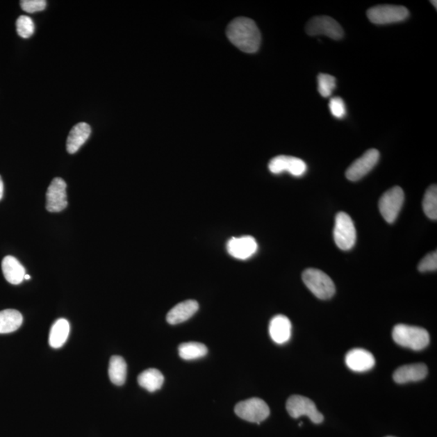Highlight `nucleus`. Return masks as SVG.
<instances>
[{
	"instance_id": "nucleus-1",
	"label": "nucleus",
	"mask_w": 437,
	"mask_h": 437,
	"mask_svg": "<svg viewBox=\"0 0 437 437\" xmlns=\"http://www.w3.org/2000/svg\"><path fill=\"white\" fill-rule=\"evenodd\" d=\"M227 36L231 43L245 53H256L261 45V33L256 23L247 17L234 19L229 24Z\"/></svg>"
},
{
	"instance_id": "nucleus-2",
	"label": "nucleus",
	"mask_w": 437,
	"mask_h": 437,
	"mask_svg": "<svg viewBox=\"0 0 437 437\" xmlns=\"http://www.w3.org/2000/svg\"><path fill=\"white\" fill-rule=\"evenodd\" d=\"M393 338L397 345L420 351L429 345V333L424 328L399 324L395 327L392 333Z\"/></svg>"
},
{
	"instance_id": "nucleus-3",
	"label": "nucleus",
	"mask_w": 437,
	"mask_h": 437,
	"mask_svg": "<svg viewBox=\"0 0 437 437\" xmlns=\"http://www.w3.org/2000/svg\"><path fill=\"white\" fill-rule=\"evenodd\" d=\"M302 279L308 290L318 299H328L336 293L335 283L321 270L306 269L302 274Z\"/></svg>"
},
{
	"instance_id": "nucleus-4",
	"label": "nucleus",
	"mask_w": 437,
	"mask_h": 437,
	"mask_svg": "<svg viewBox=\"0 0 437 437\" xmlns=\"http://www.w3.org/2000/svg\"><path fill=\"white\" fill-rule=\"evenodd\" d=\"M333 240L338 248L350 250L356 242V230L349 215L341 212L336 215Z\"/></svg>"
},
{
	"instance_id": "nucleus-5",
	"label": "nucleus",
	"mask_w": 437,
	"mask_h": 437,
	"mask_svg": "<svg viewBox=\"0 0 437 437\" xmlns=\"http://www.w3.org/2000/svg\"><path fill=\"white\" fill-rule=\"evenodd\" d=\"M367 17L373 24H390L405 21L409 11L404 6L378 5L368 10Z\"/></svg>"
},
{
	"instance_id": "nucleus-6",
	"label": "nucleus",
	"mask_w": 437,
	"mask_h": 437,
	"mask_svg": "<svg viewBox=\"0 0 437 437\" xmlns=\"http://www.w3.org/2000/svg\"><path fill=\"white\" fill-rule=\"evenodd\" d=\"M234 411L240 419L258 424L267 420L270 415L268 405L258 397L239 402Z\"/></svg>"
},
{
	"instance_id": "nucleus-7",
	"label": "nucleus",
	"mask_w": 437,
	"mask_h": 437,
	"mask_svg": "<svg viewBox=\"0 0 437 437\" xmlns=\"http://www.w3.org/2000/svg\"><path fill=\"white\" fill-rule=\"evenodd\" d=\"M404 202V192L399 186L387 190L378 204L382 217L387 223H394Z\"/></svg>"
},
{
	"instance_id": "nucleus-8",
	"label": "nucleus",
	"mask_w": 437,
	"mask_h": 437,
	"mask_svg": "<svg viewBox=\"0 0 437 437\" xmlns=\"http://www.w3.org/2000/svg\"><path fill=\"white\" fill-rule=\"evenodd\" d=\"M286 409L288 414L294 419L306 415L314 424H321L324 419L321 412L318 411L315 404L306 397L293 395L289 397Z\"/></svg>"
},
{
	"instance_id": "nucleus-9",
	"label": "nucleus",
	"mask_w": 437,
	"mask_h": 437,
	"mask_svg": "<svg viewBox=\"0 0 437 437\" xmlns=\"http://www.w3.org/2000/svg\"><path fill=\"white\" fill-rule=\"evenodd\" d=\"M306 33L311 36L325 35L340 40L343 37V31L336 19L327 16L313 17L307 24Z\"/></svg>"
},
{
	"instance_id": "nucleus-10",
	"label": "nucleus",
	"mask_w": 437,
	"mask_h": 437,
	"mask_svg": "<svg viewBox=\"0 0 437 437\" xmlns=\"http://www.w3.org/2000/svg\"><path fill=\"white\" fill-rule=\"evenodd\" d=\"M379 158L380 152L377 149L368 150L360 158L356 159L348 167L346 171L347 179L352 181H356L364 178L374 168Z\"/></svg>"
},
{
	"instance_id": "nucleus-11",
	"label": "nucleus",
	"mask_w": 437,
	"mask_h": 437,
	"mask_svg": "<svg viewBox=\"0 0 437 437\" xmlns=\"http://www.w3.org/2000/svg\"><path fill=\"white\" fill-rule=\"evenodd\" d=\"M67 207V184L60 178L53 179L47 189L46 208L48 212L60 213Z\"/></svg>"
},
{
	"instance_id": "nucleus-12",
	"label": "nucleus",
	"mask_w": 437,
	"mask_h": 437,
	"mask_svg": "<svg viewBox=\"0 0 437 437\" xmlns=\"http://www.w3.org/2000/svg\"><path fill=\"white\" fill-rule=\"evenodd\" d=\"M268 168L274 174H279L287 171L295 176H302L307 171L306 162L297 157L288 156L274 157L269 162Z\"/></svg>"
},
{
	"instance_id": "nucleus-13",
	"label": "nucleus",
	"mask_w": 437,
	"mask_h": 437,
	"mask_svg": "<svg viewBox=\"0 0 437 437\" xmlns=\"http://www.w3.org/2000/svg\"><path fill=\"white\" fill-rule=\"evenodd\" d=\"M256 240L250 236L231 238L227 243V250L231 256L245 260L252 258L257 252Z\"/></svg>"
},
{
	"instance_id": "nucleus-14",
	"label": "nucleus",
	"mask_w": 437,
	"mask_h": 437,
	"mask_svg": "<svg viewBox=\"0 0 437 437\" xmlns=\"http://www.w3.org/2000/svg\"><path fill=\"white\" fill-rule=\"evenodd\" d=\"M345 363L349 370L364 372L372 370L375 365V358L372 353L362 348H354L347 352Z\"/></svg>"
},
{
	"instance_id": "nucleus-15",
	"label": "nucleus",
	"mask_w": 437,
	"mask_h": 437,
	"mask_svg": "<svg viewBox=\"0 0 437 437\" xmlns=\"http://www.w3.org/2000/svg\"><path fill=\"white\" fill-rule=\"evenodd\" d=\"M269 333L272 340L277 345H283L291 338L292 323L284 315L274 316L269 325Z\"/></svg>"
},
{
	"instance_id": "nucleus-16",
	"label": "nucleus",
	"mask_w": 437,
	"mask_h": 437,
	"mask_svg": "<svg viewBox=\"0 0 437 437\" xmlns=\"http://www.w3.org/2000/svg\"><path fill=\"white\" fill-rule=\"evenodd\" d=\"M428 375V368L424 364H412L402 366L395 372L394 380L399 384L424 380Z\"/></svg>"
},
{
	"instance_id": "nucleus-17",
	"label": "nucleus",
	"mask_w": 437,
	"mask_h": 437,
	"mask_svg": "<svg viewBox=\"0 0 437 437\" xmlns=\"http://www.w3.org/2000/svg\"><path fill=\"white\" fill-rule=\"evenodd\" d=\"M199 304L193 299H188L183 302L176 304L167 314L166 320L170 325H176V324L183 323L188 321L191 317H193L196 312L198 311Z\"/></svg>"
},
{
	"instance_id": "nucleus-18",
	"label": "nucleus",
	"mask_w": 437,
	"mask_h": 437,
	"mask_svg": "<svg viewBox=\"0 0 437 437\" xmlns=\"http://www.w3.org/2000/svg\"><path fill=\"white\" fill-rule=\"evenodd\" d=\"M91 134V127L86 122H80L72 127L67 140V150L74 154L85 143Z\"/></svg>"
},
{
	"instance_id": "nucleus-19",
	"label": "nucleus",
	"mask_w": 437,
	"mask_h": 437,
	"mask_svg": "<svg viewBox=\"0 0 437 437\" xmlns=\"http://www.w3.org/2000/svg\"><path fill=\"white\" fill-rule=\"evenodd\" d=\"M2 271L6 281L14 286L22 283L26 276V269L18 260L13 256H6L2 262Z\"/></svg>"
},
{
	"instance_id": "nucleus-20",
	"label": "nucleus",
	"mask_w": 437,
	"mask_h": 437,
	"mask_svg": "<svg viewBox=\"0 0 437 437\" xmlns=\"http://www.w3.org/2000/svg\"><path fill=\"white\" fill-rule=\"evenodd\" d=\"M70 333V323L65 318L58 319L51 327L49 343L53 348H60L65 345Z\"/></svg>"
},
{
	"instance_id": "nucleus-21",
	"label": "nucleus",
	"mask_w": 437,
	"mask_h": 437,
	"mask_svg": "<svg viewBox=\"0 0 437 437\" xmlns=\"http://www.w3.org/2000/svg\"><path fill=\"white\" fill-rule=\"evenodd\" d=\"M23 323L22 313L16 309L0 311V333H9L18 330Z\"/></svg>"
},
{
	"instance_id": "nucleus-22",
	"label": "nucleus",
	"mask_w": 437,
	"mask_h": 437,
	"mask_svg": "<svg viewBox=\"0 0 437 437\" xmlns=\"http://www.w3.org/2000/svg\"><path fill=\"white\" fill-rule=\"evenodd\" d=\"M164 381L163 374L156 368H149L141 372L138 377L139 385L149 392L160 390L163 386Z\"/></svg>"
},
{
	"instance_id": "nucleus-23",
	"label": "nucleus",
	"mask_w": 437,
	"mask_h": 437,
	"mask_svg": "<svg viewBox=\"0 0 437 437\" xmlns=\"http://www.w3.org/2000/svg\"><path fill=\"white\" fill-rule=\"evenodd\" d=\"M127 366L124 358L119 356L111 357L109 365V377L113 384L122 386L126 379Z\"/></svg>"
},
{
	"instance_id": "nucleus-24",
	"label": "nucleus",
	"mask_w": 437,
	"mask_h": 437,
	"mask_svg": "<svg viewBox=\"0 0 437 437\" xmlns=\"http://www.w3.org/2000/svg\"><path fill=\"white\" fill-rule=\"evenodd\" d=\"M179 353L185 361L198 360L208 354V347L201 343H184L179 346Z\"/></svg>"
},
{
	"instance_id": "nucleus-25",
	"label": "nucleus",
	"mask_w": 437,
	"mask_h": 437,
	"mask_svg": "<svg viewBox=\"0 0 437 437\" xmlns=\"http://www.w3.org/2000/svg\"><path fill=\"white\" fill-rule=\"evenodd\" d=\"M423 209L425 215L431 220L437 219V188L436 185H431L427 190L423 200Z\"/></svg>"
},
{
	"instance_id": "nucleus-26",
	"label": "nucleus",
	"mask_w": 437,
	"mask_h": 437,
	"mask_svg": "<svg viewBox=\"0 0 437 437\" xmlns=\"http://www.w3.org/2000/svg\"><path fill=\"white\" fill-rule=\"evenodd\" d=\"M336 87V79L329 74H319L318 76V90L323 97L332 94Z\"/></svg>"
},
{
	"instance_id": "nucleus-27",
	"label": "nucleus",
	"mask_w": 437,
	"mask_h": 437,
	"mask_svg": "<svg viewBox=\"0 0 437 437\" xmlns=\"http://www.w3.org/2000/svg\"><path fill=\"white\" fill-rule=\"evenodd\" d=\"M17 31L22 38H31L35 31L33 19L27 16L19 17L17 21Z\"/></svg>"
},
{
	"instance_id": "nucleus-28",
	"label": "nucleus",
	"mask_w": 437,
	"mask_h": 437,
	"mask_svg": "<svg viewBox=\"0 0 437 437\" xmlns=\"http://www.w3.org/2000/svg\"><path fill=\"white\" fill-rule=\"evenodd\" d=\"M329 108H330L331 115L336 119H342L346 115L345 103L340 97L331 98L330 103H329Z\"/></svg>"
},
{
	"instance_id": "nucleus-29",
	"label": "nucleus",
	"mask_w": 437,
	"mask_h": 437,
	"mask_svg": "<svg viewBox=\"0 0 437 437\" xmlns=\"http://www.w3.org/2000/svg\"><path fill=\"white\" fill-rule=\"evenodd\" d=\"M437 269V253L431 252L421 260L418 270L420 272H436Z\"/></svg>"
},
{
	"instance_id": "nucleus-30",
	"label": "nucleus",
	"mask_w": 437,
	"mask_h": 437,
	"mask_svg": "<svg viewBox=\"0 0 437 437\" xmlns=\"http://www.w3.org/2000/svg\"><path fill=\"white\" fill-rule=\"evenodd\" d=\"M21 6L24 11L28 13H34L41 12L47 7V1L45 0H23L21 2Z\"/></svg>"
},
{
	"instance_id": "nucleus-31",
	"label": "nucleus",
	"mask_w": 437,
	"mask_h": 437,
	"mask_svg": "<svg viewBox=\"0 0 437 437\" xmlns=\"http://www.w3.org/2000/svg\"><path fill=\"white\" fill-rule=\"evenodd\" d=\"M3 196V183L1 176H0V200L2 199Z\"/></svg>"
},
{
	"instance_id": "nucleus-32",
	"label": "nucleus",
	"mask_w": 437,
	"mask_h": 437,
	"mask_svg": "<svg viewBox=\"0 0 437 437\" xmlns=\"http://www.w3.org/2000/svg\"><path fill=\"white\" fill-rule=\"evenodd\" d=\"M31 278V276H28V274H26V276H24V279H26V281H28Z\"/></svg>"
},
{
	"instance_id": "nucleus-33",
	"label": "nucleus",
	"mask_w": 437,
	"mask_h": 437,
	"mask_svg": "<svg viewBox=\"0 0 437 437\" xmlns=\"http://www.w3.org/2000/svg\"><path fill=\"white\" fill-rule=\"evenodd\" d=\"M431 3H433L434 6H435V8H436V3H437V2L436 1V0H435V1H431Z\"/></svg>"
},
{
	"instance_id": "nucleus-34",
	"label": "nucleus",
	"mask_w": 437,
	"mask_h": 437,
	"mask_svg": "<svg viewBox=\"0 0 437 437\" xmlns=\"http://www.w3.org/2000/svg\"><path fill=\"white\" fill-rule=\"evenodd\" d=\"M389 437H392V436H389Z\"/></svg>"
}]
</instances>
